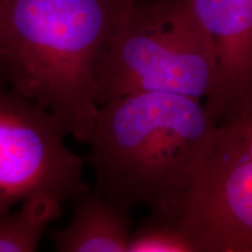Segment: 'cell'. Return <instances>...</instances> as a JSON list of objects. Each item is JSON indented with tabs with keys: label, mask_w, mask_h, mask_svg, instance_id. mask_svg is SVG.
I'll return each mask as SVG.
<instances>
[{
	"label": "cell",
	"mask_w": 252,
	"mask_h": 252,
	"mask_svg": "<svg viewBox=\"0 0 252 252\" xmlns=\"http://www.w3.org/2000/svg\"><path fill=\"white\" fill-rule=\"evenodd\" d=\"M174 220L196 252H252V160L220 131Z\"/></svg>",
	"instance_id": "obj_5"
},
{
	"label": "cell",
	"mask_w": 252,
	"mask_h": 252,
	"mask_svg": "<svg viewBox=\"0 0 252 252\" xmlns=\"http://www.w3.org/2000/svg\"><path fill=\"white\" fill-rule=\"evenodd\" d=\"M70 201L72 213L69 223L50 232L56 251L127 252L130 214L122 212L90 187Z\"/></svg>",
	"instance_id": "obj_7"
},
{
	"label": "cell",
	"mask_w": 252,
	"mask_h": 252,
	"mask_svg": "<svg viewBox=\"0 0 252 252\" xmlns=\"http://www.w3.org/2000/svg\"><path fill=\"white\" fill-rule=\"evenodd\" d=\"M216 83L215 46L193 0H126L97 69V105L152 91L208 99Z\"/></svg>",
	"instance_id": "obj_3"
},
{
	"label": "cell",
	"mask_w": 252,
	"mask_h": 252,
	"mask_svg": "<svg viewBox=\"0 0 252 252\" xmlns=\"http://www.w3.org/2000/svg\"><path fill=\"white\" fill-rule=\"evenodd\" d=\"M127 252H196L174 219L151 215L131 232Z\"/></svg>",
	"instance_id": "obj_9"
},
{
	"label": "cell",
	"mask_w": 252,
	"mask_h": 252,
	"mask_svg": "<svg viewBox=\"0 0 252 252\" xmlns=\"http://www.w3.org/2000/svg\"><path fill=\"white\" fill-rule=\"evenodd\" d=\"M67 134L53 113L0 78V216L34 194L64 203L89 187L86 159L68 149Z\"/></svg>",
	"instance_id": "obj_4"
},
{
	"label": "cell",
	"mask_w": 252,
	"mask_h": 252,
	"mask_svg": "<svg viewBox=\"0 0 252 252\" xmlns=\"http://www.w3.org/2000/svg\"><path fill=\"white\" fill-rule=\"evenodd\" d=\"M220 126L200 99L137 93L98 105L88 140L94 189L122 212L174 219L212 156Z\"/></svg>",
	"instance_id": "obj_1"
},
{
	"label": "cell",
	"mask_w": 252,
	"mask_h": 252,
	"mask_svg": "<svg viewBox=\"0 0 252 252\" xmlns=\"http://www.w3.org/2000/svg\"><path fill=\"white\" fill-rule=\"evenodd\" d=\"M126 0H0V78L81 144L98 105L97 69Z\"/></svg>",
	"instance_id": "obj_2"
},
{
	"label": "cell",
	"mask_w": 252,
	"mask_h": 252,
	"mask_svg": "<svg viewBox=\"0 0 252 252\" xmlns=\"http://www.w3.org/2000/svg\"><path fill=\"white\" fill-rule=\"evenodd\" d=\"M62 206L52 195L34 194L0 216V252L36 251L50 223L62 216Z\"/></svg>",
	"instance_id": "obj_8"
},
{
	"label": "cell",
	"mask_w": 252,
	"mask_h": 252,
	"mask_svg": "<svg viewBox=\"0 0 252 252\" xmlns=\"http://www.w3.org/2000/svg\"><path fill=\"white\" fill-rule=\"evenodd\" d=\"M220 132L252 160V103L229 122L220 125Z\"/></svg>",
	"instance_id": "obj_10"
},
{
	"label": "cell",
	"mask_w": 252,
	"mask_h": 252,
	"mask_svg": "<svg viewBox=\"0 0 252 252\" xmlns=\"http://www.w3.org/2000/svg\"><path fill=\"white\" fill-rule=\"evenodd\" d=\"M215 46L217 83L206 109L217 125L252 103V0H193Z\"/></svg>",
	"instance_id": "obj_6"
}]
</instances>
